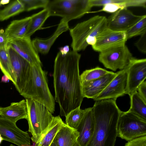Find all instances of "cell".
I'll return each mask as SVG.
<instances>
[{
	"label": "cell",
	"mask_w": 146,
	"mask_h": 146,
	"mask_svg": "<svg viewBox=\"0 0 146 146\" xmlns=\"http://www.w3.org/2000/svg\"><path fill=\"white\" fill-rule=\"evenodd\" d=\"M8 41L7 39L4 30H0V49L8 47Z\"/></svg>",
	"instance_id": "35"
},
{
	"label": "cell",
	"mask_w": 146,
	"mask_h": 146,
	"mask_svg": "<svg viewBox=\"0 0 146 146\" xmlns=\"http://www.w3.org/2000/svg\"><path fill=\"white\" fill-rule=\"evenodd\" d=\"M0 68L4 75L7 76L14 85L15 81L11 67L8 47L0 49Z\"/></svg>",
	"instance_id": "25"
},
{
	"label": "cell",
	"mask_w": 146,
	"mask_h": 146,
	"mask_svg": "<svg viewBox=\"0 0 146 146\" xmlns=\"http://www.w3.org/2000/svg\"><path fill=\"white\" fill-rule=\"evenodd\" d=\"M133 57L125 44L100 52L99 60L106 68L115 71L126 68Z\"/></svg>",
	"instance_id": "8"
},
{
	"label": "cell",
	"mask_w": 146,
	"mask_h": 146,
	"mask_svg": "<svg viewBox=\"0 0 146 146\" xmlns=\"http://www.w3.org/2000/svg\"><path fill=\"white\" fill-rule=\"evenodd\" d=\"M111 72L99 67L86 70L80 75L81 83L95 80L106 75Z\"/></svg>",
	"instance_id": "27"
},
{
	"label": "cell",
	"mask_w": 146,
	"mask_h": 146,
	"mask_svg": "<svg viewBox=\"0 0 146 146\" xmlns=\"http://www.w3.org/2000/svg\"><path fill=\"white\" fill-rule=\"evenodd\" d=\"M73 146H80L77 140L74 144Z\"/></svg>",
	"instance_id": "40"
},
{
	"label": "cell",
	"mask_w": 146,
	"mask_h": 146,
	"mask_svg": "<svg viewBox=\"0 0 146 146\" xmlns=\"http://www.w3.org/2000/svg\"><path fill=\"white\" fill-rule=\"evenodd\" d=\"M95 122L92 108H86L85 114L76 129L79 133L77 141L80 146H86L94 132Z\"/></svg>",
	"instance_id": "17"
},
{
	"label": "cell",
	"mask_w": 146,
	"mask_h": 146,
	"mask_svg": "<svg viewBox=\"0 0 146 146\" xmlns=\"http://www.w3.org/2000/svg\"><path fill=\"white\" fill-rule=\"evenodd\" d=\"M79 136L76 129L64 123L55 136L53 141L58 146H73Z\"/></svg>",
	"instance_id": "21"
},
{
	"label": "cell",
	"mask_w": 146,
	"mask_h": 146,
	"mask_svg": "<svg viewBox=\"0 0 146 146\" xmlns=\"http://www.w3.org/2000/svg\"><path fill=\"white\" fill-rule=\"evenodd\" d=\"M116 100L96 101L92 108L95 119L94 132L86 146H114L117 136V126L122 112Z\"/></svg>",
	"instance_id": "2"
},
{
	"label": "cell",
	"mask_w": 146,
	"mask_h": 146,
	"mask_svg": "<svg viewBox=\"0 0 146 146\" xmlns=\"http://www.w3.org/2000/svg\"><path fill=\"white\" fill-rule=\"evenodd\" d=\"M50 16L49 11L46 8L31 16L29 26L25 37L31 38L33 34L42 28L44 22Z\"/></svg>",
	"instance_id": "23"
},
{
	"label": "cell",
	"mask_w": 146,
	"mask_h": 146,
	"mask_svg": "<svg viewBox=\"0 0 146 146\" xmlns=\"http://www.w3.org/2000/svg\"><path fill=\"white\" fill-rule=\"evenodd\" d=\"M142 16L134 14L127 8L120 9L107 18V27L113 31L126 32Z\"/></svg>",
	"instance_id": "14"
},
{
	"label": "cell",
	"mask_w": 146,
	"mask_h": 146,
	"mask_svg": "<svg viewBox=\"0 0 146 146\" xmlns=\"http://www.w3.org/2000/svg\"><path fill=\"white\" fill-rule=\"evenodd\" d=\"M69 29L68 23L61 19L56 30L50 37L44 40L36 38L32 41L33 45L38 53L46 54L58 36Z\"/></svg>",
	"instance_id": "19"
},
{
	"label": "cell",
	"mask_w": 146,
	"mask_h": 146,
	"mask_svg": "<svg viewBox=\"0 0 146 146\" xmlns=\"http://www.w3.org/2000/svg\"><path fill=\"white\" fill-rule=\"evenodd\" d=\"M129 97L130 107L128 111L146 120V102L137 91L132 93Z\"/></svg>",
	"instance_id": "24"
},
{
	"label": "cell",
	"mask_w": 146,
	"mask_h": 146,
	"mask_svg": "<svg viewBox=\"0 0 146 146\" xmlns=\"http://www.w3.org/2000/svg\"><path fill=\"white\" fill-rule=\"evenodd\" d=\"M30 16L12 21L4 31L8 42L25 37L28 30Z\"/></svg>",
	"instance_id": "20"
},
{
	"label": "cell",
	"mask_w": 146,
	"mask_h": 146,
	"mask_svg": "<svg viewBox=\"0 0 146 146\" xmlns=\"http://www.w3.org/2000/svg\"><path fill=\"white\" fill-rule=\"evenodd\" d=\"M116 74L111 72L106 75L95 80L81 83L84 98L94 99L105 89Z\"/></svg>",
	"instance_id": "16"
},
{
	"label": "cell",
	"mask_w": 146,
	"mask_h": 146,
	"mask_svg": "<svg viewBox=\"0 0 146 146\" xmlns=\"http://www.w3.org/2000/svg\"><path fill=\"white\" fill-rule=\"evenodd\" d=\"M124 146H146V135L128 141Z\"/></svg>",
	"instance_id": "32"
},
{
	"label": "cell",
	"mask_w": 146,
	"mask_h": 146,
	"mask_svg": "<svg viewBox=\"0 0 146 146\" xmlns=\"http://www.w3.org/2000/svg\"><path fill=\"white\" fill-rule=\"evenodd\" d=\"M50 146H58L56 143L53 141Z\"/></svg>",
	"instance_id": "39"
},
{
	"label": "cell",
	"mask_w": 146,
	"mask_h": 146,
	"mask_svg": "<svg viewBox=\"0 0 146 146\" xmlns=\"http://www.w3.org/2000/svg\"><path fill=\"white\" fill-rule=\"evenodd\" d=\"M137 2L136 0H124L120 3H111L106 4L100 11L113 13L118 10L128 7H136Z\"/></svg>",
	"instance_id": "30"
},
{
	"label": "cell",
	"mask_w": 146,
	"mask_h": 146,
	"mask_svg": "<svg viewBox=\"0 0 146 146\" xmlns=\"http://www.w3.org/2000/svg\"><path fill=\"white\" fill-rule=\"evenodd\" d=\"M146 78V59L133 57L127 66V94L129 96L137 91L139 85Z\"/></svg>",
	"instance_id": "11"
},
{
	"label": "cell",
	"mask_w": 146,
	"mask_h": 146,
	"mask_svg": "<svg viewBox=\"0 0 146 146\" xmlns=\"http://www.w3.org/2000/svg\"><path fill=\"white\" fill-rule=\"evenodd\" d=\"M10 1V0H0V6L7 4Z\"/></svg>",
	"instance_id": "38"
},
{
	"label": "cell",
	"mask_w": 146,
	"mask_h": 146,
	"mask_svg": "<svg viewBox=\"0 0 146 146\" xmlns=\"http://www.w3.org/2000/svg\"><path fill=\"white\" fill-rule=\"evenodd\" d=\"M9 146H15L13 144H11Z\"/></svg>",
	"instance_id": "41"
},
{
	"label": "cell",
	"mask_w": 146,
	"mask_h": 146,
	"mask_svg": "<svg viewBox=\"0 0 146 146\" xmlns=\"http://www.w3.org/2000/svg\"><path fill=\"white\" fill-rule=\"evenodd\" d=\"M81 55L73 50L55 58L53 77L55 101L59 104L60 115L65 116L80 107L84 98L82 93L79 64Z\"/></svg>",
	"instance_id": "1"
},
{
	"label": "cell",
	"mask_w": 146,
	"mask_h": 146,
	"mask_svg": "<svg viewBox=\"0 0 146 146\" xmlns=\"http://www.w3.org/2000/svg\"><path fill=\"white\" fill-rule=\"evenodd\" d=\"M107 28V18L96 15L69 29L73 50L78 52L85 50L89 45L92 46L98 36Z\"/></svg>",
	"instance_id": "4"
},
{
	"label": "cell",
	"mask_w": 146,
	"mask_h": 146,
	"mask_svg": "<svg viewBox=\"0 0 146 146\" xmlns=\"http://www.w3.org/2000/svg\"><path fill=\"white\" fill-rule=\"evenodd\" d=\"M137 91L140 96L146 102V81L142 82L138 87Z\"/></svg>",
	"instance_id": "34"
},
{
	"label": "cell",
	"mask_w": 146,
	"mask_h": 146,
	"mask_svg": "<svg viewBox=\"0 0 146 146\" xmlns=\"http://www.w3.org/2000/svg\"><path fill=\"white\" fill-rule=\"evenodd\" d=\"M127 40L125 32L113 31L107 28L97 36L92 47L100 52L125 44Z\"/></svg>",
	"instance_id": "13"
},
{
	"label": "cell",
	"mask_w": 146,
	"mask_h": 146,
	"mask_svg": "<svg viewBox=\"0 0 146 146\" xmlns=\"http://www.w3.org/2000/svg\"><path fill=\"white\" fill-rule=\"evenodd\" d=\"M59 52L62 55H66L70 51L69 46L66 45L59 48Z\"/></svg>",
	"instance_id": "36"
},
{
	"label": "cell",
	"mask_w": 146,
	"mask_h": 146,
	"mask_svg": "<svg viewBox=\"0 0 146 146\" xmlns=\"http://www.w3.org/2000/svg\"><path fill=\"white\" fill-rule=\"evenodd\" d=\"M28 109L27 120L31 139L36 145L46 133L54 116L44 106L32 100L25 99Z\"/></svg>",
	"instance_id": "5"
},
{
	"label": "cell",
	"mask_w": 146,
	"mask_h": 146,
	"mask_svg": "<svg viewBox=\"0 0 146 146\" xmlns=\"http://www.w3.org/2000/svg\"><path fill=\"white\" fill-rule=\"evenodd\" d=\"M64 123L60 115L54 116L46 133L36 146H50L56 135Z\"/></svg>",
	"instance_id": "22"
},
{
	"label": "cell",
	"mask_w": 146,
	"mask_h": 146,
	"mask_svg": "<svg viewBox=\"0 0 146 146\" xmlns=\"http://www.w3.org/2000/svg\"><path fill=\"white\" fill-rule=\"evenodd\" d=\"M0 146H1V145H0Z\"/></svg>",
	"instance_id": "42"
},
{
	"label": "cell",
	"mask_w": 146,
	"mask_h": 146,
	"mask_svg": "<svg viewBox=\"0 0 146 146\" xmlns=\"http://www.w3.org/2000/svg\"><path fill=\"white\" fill-rule=\"evenodd\" d=\"M31 139L27 132L20 129L16 123L0 116V145L5 140L18 146H31Z\"/></svg>",
	"instance_id": "9"
},
{
	"label": "cell",
	"mask_w": 146,
	"mask_h": 146,
	"mask_svg": "<svg viewBox=\"0 0 146 146\" xmlns=\"http://www.w3.org/2000/svg\"><path fill=\"white\" fill-rule=\"evenodd\" d=\"M146 33V15L141 18L126 32L127 40L134 36L141 35Z\"/></svg>",
	"instance_id": "29"
},
{
	"label": "cell",
	"mask_w": 146,
	"mask_h": 146,
	"mask_svg": "<svg viewBox=\"0 0 146 146\" xmlns=\"http://www.w3.org/2000/svg\"><path fill=\"white\" fill-rule=\"evenodd\" d=\"M138 40L135 43V45L141 52L146 53V33L141 35Z\"/></svg>",
	"instance_id": "33"
},
{
	"label": "cell",
	"mask_w": 146,
	"mask_h": 146,
	"mask_svg": "<svg viewBox=\"0 0 146 146\" xmlns=\"http://www.w3.org/2000/svg\"><path fill=\"white\" fill-rule=\"evenodd\" d=\"M86 108L82 110L80 107L70 111L65 117L66 124L69 127L76 129L86 112Z\"/></svg>",
	"instance_id": "28"
},
{
	"label": "cell",
	"mask_w": 146,
	"mask_h": 146,
	"mask_svg": "<svg viewBox=\"0 0 146 146\" xmlns=\"http://www.w3.org/2000/svg\"><path fill=\"white\" fill-rule=\"evenodd\" d=\"M9 80H10L7 76L5 75H4L3 76H2L1 78V82L7 83L9 82Z\"/></svg>",
	"instance_id": "37"
},
{
	"label": "cell",
	"mask_w": 146,
	"mask_h": 146,
	"mask_svg": "<svg viewBox=\"0 0 146 146\" xmlns=\"http://www.w3.org/2000/svg\"><path fill=\"white\" fill-rule=\"evenodd\" d=\"M116 73L115 77L105 89L93 99L94 101L109 99L116 100L118 98L127 94V66Z\"/></svg>",
	"instance_id": "12"
},
{
	"label": "cell",
	"mask_w": 146,
	"mask_h": 146,
	"mask_svg": "<svg viewBox=\"0 0 146 146\" xmlns=\"http://www.w3.org/2000/svg\"><path fill=\"white\" fill-rule=\"evenodd\" d=\"M23 4L24 11H29L40 8H46L48 0H20Z\"/></svg>",
	"instance_id": "31"
},
{
	"label": "cell",
	"mask_w": 146,
	"mask_h": 146,
	"mask_svg": "<svg viewBox=\"0 0 146 146\" xmlns=\"http://www.w3.org/2000/svg\"><path fill=\"white\" fill-rule=\"evenodd\" d=\"M8 47L14 50L31 66L42 65L38 52L34 48L31 38L24 37L9 41Z\"/></svg>",
	"instance_id": "15"
},
{
	"label": "cell",
	"mask_w": 146,
	"mask_h": 146,
	"mask_svg": "<svg viewBox=\"0 0 146 146\" xmlns=\"http://www.w3.org/2000/svg\"><path fill=\"white\" fill-rule=\"evenodd\" d=\"M8 47L11 67L15 81L14 86L20 94L29 74L31 65L12 48Z\"/></svg>",
	"instance_id": "10"
},
{
	"label": "cell",
	"mask_w": 146,
	"mask_h": 146,
	"mask_svg": "<svg viewBox=\"0 0 146 146\" xmlns=\"http://www.w3.org/2000/svg\"><path fill=\"white\" fill-rule=\"evenodd\" d=\"M27 110L26 100H23L7 107H0V116L16 123L20 119H27Z\"/></svg>",
	"instance_id": "18"
},
{
	"label": "cell",
	"mask_w": 146,
	"mask_h": 146,
	"mask_svg": "<svg viewBox=\"0 0 146 146\" xmlns=\"http://www.w3.org/2000/svg\"><path fill=\"white\" fill-rule=\"evenodd\" d=\"M24 11V7L20 0L15 1L0 10V21L7 19Z\"/></svg>",
	"instance_id": "26"
},
{
	"label": "cell",
	"mask_w": 146,
	"mask_h": 146,
	"mask_svg": "<svg viewBox=\"0 0 146 146\" xmlns=\"http://www.w3.org/2000/svg\"><path fill=\"white\" fill-rule=\"evenodd\" d=\"M42 65L31 66L29 75L20 94L25 99L36 101L46 107L52 114L55 110V100L48 86L47 72Z\"/></svg>",
	"instance_id": "3"
},
{
	"label": "cell",
	"mask_w": 146,
	"mask_h": 146,
	"mask_svg": "<svg viewBox=\"0 0 146 146\" xmlns=\"http://www.w3.org/2000/svg\"><path fill=\"white\" fill-rule=\"evenodd\" d=\"M90 0L50 1L46 7L50 16H57L66 22L80 18L89 12L92 7Z\"/></svg>",
	"instance_id": "6"
},
{
	"label": "cell",
	"mask_w": 146,
	"mask_h": 146,
	"mask_svg": "<svg viewBox=\"0 0 146 146\" xmlns=\"http://www.w3.org/2000/svg\"><path fill=\"white\" fill-rule=\"evenodd\" d=\"M146 135V120L128 111L119 118L117 137L127 141Z\"/></svg>",
	"instance_id": "7"
}]
</instances>
